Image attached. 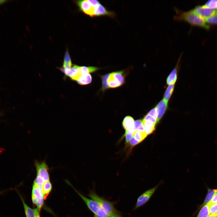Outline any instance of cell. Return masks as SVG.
I'll return each mask as SVG.
<instances>
[{
    "label": "cell",
    "instance_id": "obj_33",
    "mask_svg": "<svg viewBox=\"0 0 217 217\" xmlns=\"http://www.w3.org/2000/svg\"><path fill=\"white\" fill-rule=\"evenodd\" d=\"M44 198L42 197L39 199L36 204L37 209L40 212L41 209L42 207L44 204Z\"/></svg>",
    "mask_w": 217,
    "mask_h": 217
},
{
    "label": "cell",
    "instance_id": "obj_38",
    "mask_svg": "<svg viewBox=\"0 0 217 217\" xmlns=\"http://www.w3.org/2000/svg\"><path fill=\"white\" fill-rule=\"evenodd\" d=\"M208 217H217V214L209 215Z\"/></svg>",
    "mask_w": 217,
    "mask_h": 217
},
{
    "label": "cell",
    "instance_id": "obj_30",
    "mask_svg": "<svg viewBox=\"0 0 217 217\" xmlns=\"http://www.w3.org/2000/svg\"><path fill=\"white\" fill-rule=\"evenodd\" d=\"M63 63L72 64L70 55L67 51L66 52L65 54Z\"/></svg>",
    "mask_w": 217,
    "mask_h": 217
},
{
    "label": "cell",
    "instance_id": "obj_20",
    "mask_svg": "<svg viewBox=\"0 0 217 217\" xmlns=\"http://www.w3.org/2000/svg\"><path fill=\"white\" fill-rule=\"evenodd\" d=\"M94 215L97 217H122L119 213H108L101 207Z\"/></svg>",
    "mask_w": 217,
    "mask_h": 217
},
{
    "label": "cell",
    "instance_id": "obj_2",
    "mask_svg": "<svg viewBox=\"0 0 217 217\" xmlns=\"http://www.w3.org/2000/svg\"><path fill=\"white\" fill-rule=\"evenodd\" d=\"M87 196L98 202L101 208L106 212L119 213L115 208L113 203L99 196L94 190L90 191Z\"/></svg>",
    "mask_w": 217,
    "mask_h": 217
},
{
    "label": "cell",
    "instance_id": "obj_40",
    "mask_svg": "<svg viewBox=\"0 0 217 217\" xmlns=\"http://www.w3.org/2000/svg\"><path fill=\"white\" fill-rule=\"evenodd\" d=\"M4 191H2V192H0V194L2 193Z\"/></svg>",
    "mask_w": 217,
    "mask_h": 217
},
{
    "label": "cell",
    "instance_id": "obj_17",
    "mask_svg": "<svg viewBox=\"0 0 217 217\" xmlns=\"http://www.w3.org/2000/svg\"><path fill=\"white\" fill-rule=\"evenodd\" d=\"M145 132L147 135L152 134L155 130V124L150 121H142Z\"/></svg>",
    "mask_w": 217,
    "mask_h": 217
},
{
    "label": "cell",
    "instance_id": "obj_6",
    "mask_svg": "<svg viewBox=\"0 0 217 217\" xmlns=\"http://www.w3.org/2000/svg\"><path fill=\"white\" fill-rule=\"evenodd\" d=\"M197 14L203 19L217 16V10L208 8L204 5H198L192 9Z\"/></svg>",
    "mask_w": 217,
    "mask_h": 217
},
{
    "label": "cell",
    "instance_id": "obj_14",
    "mask_svg": "<svg viewBox=\"0 0 217 217\" xmlns=\"http://www.w3.org/2000/svg\"><path fill=\"white\" fill-rule=\"evenodd\" d=\"M16 190L22 202L26 217H34V209H33L28 206L22 197L19 193L18 190L17 189H16Z\"/></svg>",
    "mask_w": 217,
    "mask_h": 217
},
{
    "label": "cell",
    "instance_id": "obj_5",
    "mask_svg": "<svg viewBox=\"0 0 217 217\" xmlns=\"http://www.w3.org/2000/svg\"><path fill=\"white\" fill-rule=\"evenodd\" d=\"M34 163L36 171V176L41 177L44 182L50 181L49 168L46 162L36 160Z\"/></svg>",
    "mask_w": 217,
    "mask_h": 217
},
{
    "label": "cell",
    "instance_id": "obj_11",
    "mask_svg": "<svg viewBox=\"0 0 217 217\" xmlns=\"http://www.w3.org/2000/svg\"><path fill=\"white\" fill-rule=\"evenodd\" d=\"M42 197H43L41 190L38 186L33 184L31 194L33 204L36 205L38 200Z\"/></svg>",
    "mask_w": 217,
    "mask_h": 217
},
{
    "label": "cell",
    "instance_id": "obj_7",
    "mask_svg": "<svg viewBox=\"0 0 217 217\" xmlns=\"http://www.w3.org/2000/svg\"><path fill=\"white\" fill-rule=\"evenodd\" d=\"M68 183L73 188L74 190L83 200L89 209L94 215H95L101 207L99 203L96 201L91 199L87 198L83 195L77 190L70 183Z\"/></svg>",
    "mask_w": 217,
    "mask_h": 217
},
{
    "label": "cell",
    "instance_id": "obj_37",
    "mask_svg": "<svg viewBox=\"0 0 217 217\" xmlns=\"http://www.w3.org/2000/svg\"><path fill=\"white\" fill-rule=\"evenodd\" d=\"M34 217H40V212L38 210L37 208H35L34 209Z\"/></svg>",
    "mask_w": 217,
    "mask_h": 217
},
{
    "label": "cell",
    "instance_id": "obj_28",
    "mask_svg": "<svg viewBox=\"0 0 217 217\" xmlns=\"http://www.w3.org/2000/svg\"><path fill=\"white\" fill-rule=\"evenodd\" d=\"M109 75V74L103 75L102 77V89L103 90H106L108 88L107 83V80Z\"/></svg>",
    "mask_w": 217,
    "mask_h": 217
},
{
    "label": "cell",
    "instance_id": "obj_10",
    "mask_svg": "<svg viewBox=\"0 0 217 217\" xmlns=\"http://www.w3.org/2000/svg\"><path fill=\"white\" fill-rule=\"evenodd\" d=\"M168 106V102L164 99L161 100L157 105L156 108L157 117V122L158 123L164 114Z\"/></svg>",
    "mask_w": 217,
    "mask_h": 217
},
{
    "label": "cell",
    "instance_id": "obj_24",
    "mask_svg": "<svg viewBox=\"0 0 217 217\" xmlns=\"http://www.w3.org/2000/svg\"><path fill=\"white\" fill-rule=\"evenodd\" d=\"M80 69L82 74H90L96 71L99 69V68L94 67L80 66Z\"/></svg>",
    "mask_w": 217,
    "mask_h": 217
},
{
    "label": "cell",
    "instance_id": "obj_9",
    "mask_svg": "<svg viewBox=\"0 0 217 217\" xmlns=\"http://www.w3.org/2000/svg\"><path fill=\"white\" fill-rule=\"evenodd\" d=\"M77 3L80 9L84 13L90 16H93L94 8L88 0H80L77 1Z\"/></svg>",
    "mask_w": 217,
    "mask_h": 217
},
{
    "label": "cell",
    "instance_id": "obj_29",
    "mask_svg": "<svg viewBox=\"0 0 217 217\" xmlns=\"http://www.w3.org/2000/svg\"><path fill=\"white\" fill-rule=\"evenodd\" d=\"M206 23L210 24L217 25V16L212 17L206 19Z\"/></svg>",
    "mask_w": 217,
    "mask_h": 217
},
{
    "label": "cell",
    "instance_id": "obj_35",
    "mask_svg": "<svg viewBox=\"0 0 217 217\" xmlns=\"http://www.w3.org/2000/svg\"><path fill=\"white\" fill-rule=\"evenodd\" d=\"M88 1L94 8L97 7L100 4L99 2L97 0H89Z\"/></svg>",
    "mask_w": 217,
    "mask_h": 217
},
{
    "label": "cell",
    "instance_id": "obj_19",
    "mask_svg": "<svg viewBox=\"0 0 217 217\" xmlns=\"http://www.w3.org/2000/svg\"><path fill=\"white\" fill-rule=\"evenodd\" d=\"M208 193L206 196L205 199L203 204H202L197 209L199 210L204 205L207 204L211 200L214 194L217 192V189H211L209 188L208 189Z\"/></svg>",
    "mask_w": 217,
    "mask_h": 217
},
{
    "label": "cell",
    "instance_id": "obj_26",
    "mask_svg": "<svg viewBox=\"0 0 217 217\" xmlns=\"http://www.w3.org/2000/svg\"><path fill=\"white\" fill-rule=\"evenodd\" d=\"M44 181L41 177L36 176V177L33 181V184L38 186L42 190V186L44 182Z\"/></svg>",
    "mask_w": 217,
    "mask_h": 217
},
{
    "label": "cell",
    "instance_id": "obj_41",
    "mask_svg": "<svg viewBox=\"0 0 217 217\" xmlns=\"http://www.w3.org/2000/svg\"><path fill=\"white\" fill-rule=\"evenodd\" d=\"M94 217H97V216H96V215H94Z\"/></svg>",
    "mask_w": 217,
    "mask_h": 217
},
{
    "label": "cell",
    "instance_id": "obj_16",
    "mask_svg": "<svg viewBox=\"0 0 217 217\" xmlns=\"http://www.w3.org/2000/svg\"><path fill=\"white\" fill-rule=\"evenodd\" d=\"M52 189V185L50 181L45 182L42 186V192L44 200H46Z\"/></svg>",
    "mask_w": 217,
    "mask_h": 217
},
{
    "label": "cell",
    "instance_id": "obj_18",
    "mask_svg": "<svg viewBox=\"0 0 217 217\" xmlns=\"http://www.w3.org/2000/svg\"><path fill=\"white\" fill-rule=\"evenodd\" d=\"M92 80L91 76L90 74H82L77 80V83L81 85H86L90 83Z\"/></svg>",
    "mask_w": 217,
    "mask_h": 217
},
{
    "label": "cell",
    "instance_id": "obj_4",
    "mask_svg": "<svg viewBox=\"0 0 217 217\" xmlns=\"http://www.w3.org/2000/svg\"><path fill=\"white\" fill-rule=\"evenodd\" d=\"M160 184L155 187L146 190L138 198L133 210H135L145 204L149 200L159 186Z\"/></svg>",
    "mask_w": 217,
    "mask_h": 217
},
{
    "label": "cell",
    "instance_id": "obj_39",
    "mask_svg": "<svg viewBox=\"0 0 217 217\" xmlns=\"http://www.w3.org/2000/svg\"><path fill=\"white\" fill-rule=\"evenodd\" d=\"M6 1V0H0V4H2L3 3H4Z\"/></svg>",
    "mask_w": 217,
    "mask_h": 217
},
{
    "label": "cell",
    "instance_id": "obj_13",
    "mask_svg": "<svg viewBox=\"0 0 217 217\" xmlns=\"http://www.w3.org/2000/svg\"><path fill=\"white\" fill-rule=\"evenodd\" d=\"M113 15L112 12L108 11L102 5L99 4L94 8L93 11V16H99L103 15L111 16Z\"/></svg>",
    "mask_w": 217,
    "mask_h": 217
},
{
    "label": "cell",
    "instance_id": "obj_21",
    "mask_svg": "<svg viewBox=\"0 0 217 217\" xmlns=\"http://www.w3.org/2000/svg\"><path fill=\"white\" fill-rule=\"evenodd\" d=\"M133 135L136 140L141 142L145 138L147 135L145 131L136 130L134 133Z\"/></svg>",
    "mask_w": 217,
    "mask_h": 217
},
{
    "label": "cell",
    "instance_id": "obj_31",
    "mask_svg": "<svg viewBox=\"0 0 217 217\" xmlns=\"http://www.w3.org/2000/svg\"><path fill=\"white\" fill-rule=\"evenodd\" d=\"M143 121H151L154 124H155L157 123V119L151 115H149L148 114L144 117L143 119Z\"/></svg>",
    "mask_w": 217,
    "mask_h": 217
},
{
    "label": "cell",
    "instance_id": "obj_23",
    "mask_svg": "<svg viewBox=\"0 0 217 217\" xmlns=\"http://www.w3.org/2000/svg\"><path fill=\"white\" fill-rule=\"evenodd\" d=\"M174 86L175 84H174L169 85L165 93L164 97V99L167 102L169 99L173 92Z\"/></svg>",
    "mask_w": 217,
    "mask_h": 217
},
{
    "label": "cell",
    "instance_id": "obj_3",
    "mask_svg": "<svg viewBox=\"0 0 217 217\" xmlns=\"http://www.w3.org/2000/svg\"><path fill=\"white\" fill-rule=\"evenodd\" d=\"M123 73V71H120L109 74L107 80L108 88H116L122 85L124 82Z\"/></svg>",
    "mask_w": 217,
    "mask_h": 217
},
{
    "label": "cell",
    "instance_id": "obj_12",
    "mask_svg": "<svg viewBox=\"0 0 217 217\" xmlns=\"http://www.w3.org/2000/svg\"><path fill=\"white\" fill-rule=\"evenodd\" d=\"M182 53L180 55L177 64L175 67L172 70L169 74L166 79V82L167 84H175L177 79V67L178 65V63L181 58Z\"/></svg>",
    "mask_w": 217,
    "mask_h": 217
},
{
    "label": "cell",
    "instance_id": "obj_34",
    "mask_svg": "<svg viewBox=\"0 0 217 217\" xmlns=\"http://www.w3.org/2000/svg\"><path fill=\"white\" fill-rule=\"evenodd\" d=\"M148 114L156 119H157V115L156 107L151 109L148 113Z\"/></svg>",
    "mask_w": 217,
    "mask_h": 217
},
{
    "label": "cell",
    "instance_id": "obj_1",
    "mask_svg": "<svg viewBox=\"0 0 217 217\" xmlns=\"http://www.w3.org/2000/svg\"><path fill=\"white\" fill-rule=\"evenodd\" d=\"M174 9L176 14L174 20L186 22L193 26L199 27L207 30L209 29V26L204 19L195 13L192 9L187 11H182L176 7Z\"/></svg>",
    "mask_w": 217,
    "mask_h": 217
},
{
    "label": "cell",
    "instance_id": "obj_27",
    "mask_svg": "<svg viewBox=\"0 0 217 217\" xmlns=\"http://www.w3.org/2000/svg\"><path fill=\"white\" fill-rule=\"evenodd\" d=\"M209 206V215L217 214V203Z\"/></svg>",
    "mask_w": 217,
    "mask_h": 217
},
{
    "label": "cell",
    "instance_id": "obj_32",
    "mask_svg": "<svg viewBox=\"0 0 217 217\" xmlns=\"http://www.w3.org/2000/svg\"><path fill=\"white\" fill-rule=\"evenodd\" d=\"M140 143L139 141L136 140L133 136L131 139L129 144L130 147H133Z\"/></svg>",
    "mask_w": 217,
    "mask_h": 217
},
{
    "label": "cell",
    "instance_id": "obj_22",
    "mask_svg": "<svg viewBox=\"0 0 217 217\" xmlns=\"http://www.w3.org/2000/svg\"><path fill=\"white\" fill-rule=\"evenodd\" d=\"M209 215V206L207 204L201 208L196 217H208Z\"/></svg>",
    "mask_w": 217,
    "mask_h": 217
},
{
    "label": "cell",
    "instance_id": "obj_36",
    "mask_svg": "<svg viewBox=\"0 0 217 217\" xmlns=\"http://www.w3.org/2000/svg\"><path fill=\"white\" fill-rule=\"evenodd\" d=\"M217 203V192L214 195L210 202L207 204L209 205L211 204Z\"/></svg>",
    "mask_w": 217,
    "mask_h": 217
},
{
    "label": "cell",
    "instance_id": "obj_25",
    "mask_svg": "<svg viewBox=\"0 0 217 217\" xmlns=\"http://www.w3.org/2000/svg\"><path fill=\"white\" fill-rule=\"evenodd\" d=\"M204 5L208 8L217 10V0H209Z\"/></svg>",
    "mask_w": 217,
    "mask_h": 217
},
{
    "label": "cell",
    "instance_id": "obj_15",
    "mask_svg": "<svg viewBox=\"0 0 217 217\" xmlns=\"http://www.w3.org/2000/svg\"><path fill=\"white\" fill-rule=\"evenodd\" d=\"M134 121L133 118L129 116L125 117L122 122L123 128L126 130L134 129Z\"/></svg>",
    "mask_w": 217,
    "mask_h": 217
},
{
    "label": "cell",
    "instance_id": "obj_8",
    "mask_svg": "<svg viewBox=\"0 0 217 217\" xmlns=\"http://www.w3.org/2000/svg\"><path fill=\"white\" fill-rule=\"evenodd\" d=\"M59 69L66 76L70 77L73 80L77 81L82 75L80 66L77 65H73L69 69L62 67L60 68Z\"/></svg>",
    "mask_w": 217,
    "mask_h": 217
}]
</instances>
